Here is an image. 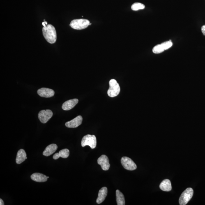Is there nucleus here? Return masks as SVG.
Here are the masks:
<instances>
[{
    "label": "nucleus",
    "instance_id": "nucleus-1",
    "mask_svg": "<svg viewBox=\"0 0 205 205\" xmlns=\"http://www.w3.org/2000/svg\"><path fill=\"white\" fill-rule=\"evenodd\" d=\"M43 34L44 38L48 43L53 44L57 40V33L55 28L50 24L47 25L46 27L42 29Z\"/></svg>",
    "mask_w": 205,
    "mask_h": 205
},
{
    "label": "nucleus",
    "instance_id": "nucleus-2",
    "mask_svg": "<svg viewBox=\"0 0 205 205\" xmlns=\"http://www.w3.org/2000/svg\"><path fill=\"white\" fill-rule=\"evenodd\" d=\"M90 23L88 19H76L72 20L69 25L73 29L82 30L87 28Z\"/></svg>",
    "mask_w": 205,
    "mask_h": 205
},
{
    "label": "nucleus",
    "instance_id": "nucleus-3",
    "mask_svg": "<svg viewBox=\"0 0 205 205\" xmlns=\"http://www.w3.org/2000/svg\"><path fill=\"white\" fill-rule=\"evenodd\" d=\"M109 88L108 91V94L111 97H114L119 94L121 88L115 79H112L109 81Z\"/></svg>",
    "mask_w": 205,
    "mask_h": 205
},
{
    "label": "nucleus",
    "instance_id": "nucleus-4",
    "mask_svg": "<svg viewBox=\"0 0 205 205\" xmlns=\"http://www.w3.org/2000/svg\"><path fill=\"white\" fill-rule=\"evenodd\" d=\"M194 191L191 188H188L185 190L180 196L179 203L180 205H185L188 203L193 196Z\"/></svg>",
    "mask_w": 205,
    "mask_h": 205
},
{
    "label": "nucleus",
    "instance_id": "nucleus-5",
    "mask_svg": "<svg viewBox=\"0 0 205 205\" xmlns=\"http://www.w3.org/2000/svg\"><path fill=\"white\" fill-rule=\"evenodd\" d=\"M81 144L82 147L88 146L92 149H93L96 148L97 146L96 138L94 135H87L85 136L82 138Z\"/></svg>",
    "mask_w": 205,
    "mask_h": 205
},
{
    "label": "nucleus",
    "instance_id": "nucleus-6",
    "mask_svg": "<svg viewBox=\"0 0 205 205\" xmlns=\"http://www.w3.org/2000/svg\"><path fill=\"white\" fill-rule=\"evenodd\" d=\"M121 162L123 168L127 170L133 171L137 168V166L135 162L128 157H122Z\"/></svg>",
    "mask_w": 205,
    "mask_h": 205
},
{
    "label": "nucleus",
    "instance_id": "nucleus-7",
    "mask_svg": "<svg viewBox=\"0 0 205 205\" xmlns=\"http://www.w3.org/2000/svg\"><path fill=\"white\" fill-rule=\"evenodd\" d=\"M172 45V43L171 40L159 44L153 47L152 49L153 52L155 54L161 53L164 51L170 48Z\"/></svg>",
    "mask_w": 205,
    "mask_h": 205
},
{
    "label": "nucleus",
    "instance_id": "nucleus-8",
    "mask_svg": "<svg viewBox=\"0 0 205 205\" xmlns=\"http://www.w3.org/2000/svg\"><path fill=\"white\" fill-rule=\"evenodd\" d=\"M53 113L50 109L42 110L40 111L38 114V118L42 123H45L47 122L52 117Z\"/></svg>",
    "mask_w": 205,
    "mask_h": 205
},
{
    "label": "nucleus",
    "instance_id": "nucleus-9",
    "mask_svg": "<svg viewBox=\"0 0 205 205\" xmlns=\"http://www.w3.org/2000/svg\"><path fill=\"white\" fill-rule=\"evenodd\" d=\"M97 162L98 165L101 166L102 170L104 171L108 170L110 167L109 163L108 157L106 155H102L98 158Z\"/></svg>",
    "mask_w": 205,
    "mask_h": 205
},
{
    "label": "nucleus",
    "instance_id": "nucleus-10",
    "mask_svg": "<svg viewBox=\"0 0 205 205\" xmlns=\"http://www.w3.org/2000/svg\"><path fill=\"white\" fill-rule=\"evenodd\" d=\"M82 121V117L78 116L71 121L67 122L65 125L68 128H75L81 125Z\"/></svg>",
    "mask_w": 205,
    "mask_h": 205
},
{
    "label": "nucleus",
    "instance_id": "nucleus-11",
    "mask_svg": "<svg viewBox=\"0 0 205 205\" xmlns=\"http://www.w3.org/2000/svg\"><path fill=\"white\" fill-rule=\"evenodd\" d=\"M39 96L45 98H50L54 96L55 92L53 90L47 88H42L38 91Z\"/></svg>",
    "mask_w": 205,
    "mask_h": 205
},
{
    "label": "nucleus",
    "instance_id": "nucleus-12",
    "mask_svg": "<svg viewBox=\"0 0 205 205\" xmlns=\"http://www.w3.org/2000/svg\"><path fill=\"white\" fill-rule=\"evenodd\" d=\"M78 101L79 100L78 99H73L67 101L63 104L62 108L63 110H70L73 108L77 105Z\"/></svg>",
    "mask_w": 205,
    "mask_h": 205
},
{
    "label": "nucleus",
    "instance_id": "nucleus-13",
    "mask_svg": "<svg viewBox=\"0 0 205 205\" xmlns=\"http://www.w3.org/2000/svg\"><path fill=\"white\" fill-rule=\"evenodd\" d=\"M108 193V189L107 187H103L101 188L98 192V197L96 200L97 204H100L105 200Z\"/></svg>",
    "mask_w": 205,
    "mask_h": 205
},
{
    "label": "nucleus",
    "instance_id": "nucleus-14",
    "mask_svg": "<svg viewBox=\"0 0 205 205\" xmlns=\"http://www.w3.org/2000/svg\"><path fill=\"white\" fill-rule=\"evenodd\" d=\"M31 179L33 181L38 182H43L47 181V177L40 173H35L31 176Z\"/></svg>",
    "mask_w": 205,
    "mask_h": 205
},
{
    "label": "nucleus",
    "instance_id": "nucleus-15",
    "mask_svg": "<svg viewBox=\"0 0 205 205\" xmlns=\"http://www.w3.org/2000/svg\"><path fill=\"white\" fill-rule=\"evenodd\" d=\"M58 148V146L56 144H52L49 145L46 148L45 151L43 152V155L47 157L50 156L56 151Z\"/></svg>",
    "mask_w": 205,
    "mask_h": 205
},
{
    "label": "nucleus",
    "instance_id": "nucleus-16",
    "mask_svg": "<svg viewBox=\"0 0 205 205\" xmlns=\"http://www.w3.org/2000/svg\"><path fill=\"white\" fill-rule=\"evenodd\" d=\"M26 153L25 151L22 149H21L18 152L16 162L18 164H20L23 162L26 159H27Z\"/></svg>",
    "mask_w": 205,
    "mask_h": 205
},
{
    "label": "nucleus",
    "instance_id": "nucleus-17",
    "mask_svg": "<svg viewBox=\"0 0 205 205\" xmlns=\"http://www.w3.org/2000/svg\"><path fill=\"white\" fill-rule=\"evenodd\" d=\"M160 188L165 192H169L172 190L171 182L169 179L163 180L160 184Z\"/></svg>",
    "mask_w": 205,
    "mask_h": 205
},
{
    "label": "nucleus",
    "instance_id": "nucleus-18",
    "mask_svg": "<svg viewBox=\"0 0 205 205\" xmlns=\"http://www.w3.org/2000/svg\"><path fill=\"white\" fill-rule=\"evenodd\" d=\"M69 150L67 148L61 150L59 153L55 154L53 156V158L54 160H57L61 157L62 158H67L69 156Z\"/></svg>",
    "mask_w": 205,
    "mask_h": 205
},
{
    "label": "nucleus",
    "instance_id": "nucleus-19",
    "mask_svg": "<svg viewBox=\"0 0 205 205\" xmlns=\"http://www.w3.org/2000/svg\"><path fill=\"white\" fill-rule=\"evenodd\" d=\"M116 201L118 205H125V204L124 195L120 191H116Z\"/></svg>",
    "mask_w": 205,
    "mask_h": 205
},
{
    "label": "nucleus",
    "instance_id": "nucleus-20",
    "mask_svg": "<svg viewBox=\"0 0 205 205\" xmlns=\"http://www.w3.org/2000/svg\"><path fill=\"white\" fill-rule=\"evenodd\" d=\"M131 8L134 11H137V10L144 9L145 6L140 3H135L132 5Z\"/></svg>",
    "mask_w": 205,
    "mask_h": 205
},
{
    "label": "nucleus",
    "instance_id": "nucleus-21",
    "mask_svg": "<svg viewBox=\"0 0 205 205\" xmlns=\"http://www.w3.org/2000/svg\"><path fill=\"white\" fill-rule=\"evenodd\" d=\"M201 31H202L203 34L205 36V25L203 26L201 28Z\"/></svg>",
    "mask_w": 205,
    "mask_h": 205
},
{
    "label": "nucleus",
    "instance_id": "nucleus-22",
    "mask_svg": "<svg viewBox=\"0 0 205 205\" xmlns=\"http://www.w3.org/2000/svg\"><path fill=\"white\" fill-rule=\"evenodd\" d=\"M0 205H4V203L3 202V201L1 199H0Z\"/></svg>",
    "mask_w": 205,
    "mask_h": 205
},
{
    "label": "nucleus",
    "instance_id": "nucleus-23",
    "mask_svg": "<svg viewBox=\"0 0 205 205\" xmlns=\"http://www.w3.org/2000/svg\"><path fill=\"white\" fill-rule=\"evenodd\" d=\"M42 25H43L44 27H46V26H46V25L45 23V22H42Z\"/></svg>",
    "mask_w": 205,
    "mask_h": 205
},
{
    "label": "nucleus",
    "instance_id": "nucleus-24",
    "mask_svg": "<svg viewBox=\"0 0 205 205\" xmlns=\"http://www.w3.org/2000/svg\"><path fill=\"white\" fill-rule=\"evenodd\" d=\"M45 22V23L46 24V25H47L48 23L47 22H46L45 21V22Z\"/></svg>",
    "mask_w": 205,
    "mask_h": 205
},
{
    "label": "nucleus",
    "instance_id": "nucleus-25",
    "mask_svg": "<svg viewBox=\"0 0 205 205\" xmlns=\"http://www.w3.org/2000/svg\"><path fill=\"white\" fill-rule=\"evenodd\" d=\"M91 24H92L91 23H90L89 25H91Z\"/></svg>",
    "mask_w": 205,
    "mask_h": 205
},
{
    "label": "nucleus",
    "instance_id": "nucleus-26",
    "mask_svg": "<svg viewBox=\"0 0 205 205\" xmlns=\"http://www.w3.org/2000/svg\"><path fill=\"white\" fill-rule=\"evenodd\" d=\"M47 178H49V177H47Z\"/></svg>",
    "mask_w": 205,
    "mask_h": 205
}]
</instances>
